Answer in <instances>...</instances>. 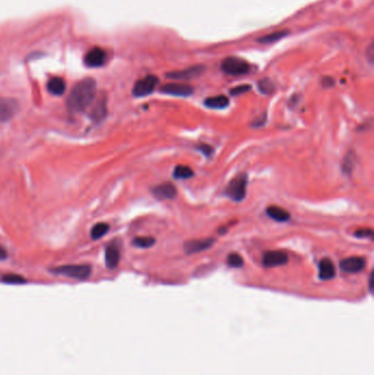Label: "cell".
<instances>
[{"label":"cell","mask_w":374,"mask_h":375,"mask_svg":"<svg viewBox=\"0 0 374 375\" xmlns=\"http://www.w3.org/2000/svg\"><path fill=\"white\" fill-rule=\"evenodd\" d=\"M97 96V82L92 78H85L73 87L67 98V108L73 113L85 111Z\"/></svg>","instance_id":"cell-1"},{"label":"cell","mask_w":374,"mask_h":375,"mask_svg":"<svg viewBox=\"0 0 374 375\" xmlns=\"http://www.w3.org/2000/svg\"><path fill=\"white\" fill-rule=\"evenodd\" d=\"M221 69L226 75L230 76H240L246 75L250 72V65L245 59L236 56H229L223 59L221 64Z\"/></svg>","instance_id":"cell-2"},{"label":"cell","mask_w":374,"mask_h":375,"mask_svg":"<svg viewBox=\"0 0 374 375\" xmlns=\"http://www.w3.org/2000/svg\"><path fill=\"white\" fill-rule=\"evenodd\" d=\"M246 190H247V176L240 175L229 182L228 186L226 187L225 194L227 195L230 200L235 202H240L245 199Z\"/></svg>","instance_id":"cell-3"},{"label":"cell","mask_w":374,"mask_h":375,"mask_svg":"<svg viewBox=\"0 0 374 375\" xmlns=\"http://www.w3.org/2000/svg\"><path fill=\"white\" fill-rule=\"evenodd\" d=\"M54 273L70 276L73 279L85 280L89 278L91 274V268L87 264H68L62 265L53 270Z\"/></svg>","instance_id":"cell-4"},{"label":"cell","mask_w":374,"mask_h":375,"mask_svg":"<svg viewBox=\"0 0 374 375\" xmlns=\"http://www.w3.org/2000/svg\"><path fill=\"white\" fill-rule=\"evenodd\" d=\"M159 79L155 75H149L140 79L135 82L133 87V95L135 97H145L149 96L155 90L156 86L158 85Z\"/></svg>","instance_id":"cell-5"},{"label":"cell","mask_w":374,"mask_h":375,"mask_svg":"<svg viewBox=\"0 0 374 375\" xmlns=\"http://www.w3.org/2000/svg\"><path fill=\"white\" fill-rule=\"evenodd\" d=\"M206 67L204 65H194L189 68L182 69V71L170 72L166 75L167 78L175 79V80H188V79H193L202 75L205 72Z\"/></svg>","instance_id":"cell-6"},{"label":"cell","mask_w":374,"mask_h":375,"mask_svg":"<svg viewBox=\"0 0 374 375\" xmlns=\"http://www.w3.org/2000/svg\"><path fill=\"white\" fill-rule=\"evenodd\" d=\"M19 106L16 100L0 97V123L7 122L16 115Z\"/></svg>","instance_id":"cell-7"},{"label":"cell","mask_w":374,"mask_h":375,"mask_svg":"<svg viewBox=\"0 0 374 375\" xmlns=\"http://www.w3.org/2000/svg\"><path fill=\"white\" fill-rule=\"evenodd\" d=\"M90 106V117L95 122H100L106 117L108 110H107V98L105 93H101L99 96H96L95 100L92 101Z\"/></svg>","instance_id":"cell-8"},{"label":"cell","mask_w":374,"mask_h":375,"mask_svg":"<svg viewBox=\"0 0 374 375\" xmlns=\"http://www.w3.org/2000/svg\"><path fill=\"white\" fill-rule=\"evenodd\" d=\"M107 61V53L101 47H92L87 52L85 56V64L88 67H101Z\"/></svg>","instance_id":"cell-9"},{"label":"cell","mask_w":374,"mask_h":375,"mask_svg":"<svg viewBox=\"0 0 374 375\" xmlns=\"http://www.w3.org/2000/svg\"><path fill=\"white\" fill-rule=\"evenodd\" d=\"M160 91L170 96L188 97L193 93V88L189 85H186V83L170 82L162 86L160 88Z\"/></svg>","instance_id":"cell-10"},{"label":"cell","mask_w":374,"mask_h":375,"mask_svg":"<svg viewBox=\"0 0 374 375\" xmlns=\"http://www.w3.org/2000/svg\"><path fill=\"white\" fill-rule=\"evenodd\" d=\"M288 261H289L288 255L281 250L267 251V253L263 255V258H262L263 265L268 266V268L283 265L285 263H288Z\"/></svg>","instance_id":"cell-11"},{"label":"cell","mask_w":374,"mask_h":375,"mask_svg":"<svg viewBox=\"0 0 374 375\" xmlns=\"http://www.w3.org/2000/svg\"><path fill=\"white\" fill-rule=\"evenodd\" d=\"M215 243L214 238H204V239H193L188 240L185 244V251L188 255H192L196 253H201L209 249Z\"/></svg>","instance_id":"cell-12"},{"label":"cell","mask_w":374,"mask_h":375,"mask_svg":"<svg viewBox=\"0 0 374 375\" xmlns=\"http://www.w3.org/2000/svg\"><path fill=\"white\" fill-rule=\"evenodd\" d=\"M366 265V260L361 257H350L340 261V268L344 272L349 273H357L360 272L364 269Z\"/></svg>","instance_id":"cell-13"},{"label":"cell","mask_w":374,"mask_h":375,"mask_svg":"<svg viewBox=\"0 0 374 375\" xmlns=\"http://www.w3.org/2000/svg\"><path fill=\"white\" fill-rule=\"evenodd\" d=\"M152 194L158 199H174L177 195L176 187L170 184V182H165L159 186L154 187L152 189Z\"/></svg>","instance_id":"cell-14"},{"label":"cell","mask_w":374,"mask_h":375,"mask_svg":"<svg viewBox=\"0 0 374 375\" xmlns=\"http://www.w3.org/2000/svg\"><path fill=\"white\" fill-rule=\"evenodd\" d=\"M120 262V248L115 243H111L106 248V264L109 269H114Z\"/></svg>","instance_id":"cell-15"},{"label":"cell","mask_w":374,"mask_h":375,"mask_svg":"<svg viewBox=\"0 0 374 375\" xmlns=\"http://www.w3.org/2000/svg\"><path fill=\"white\" fill-rule=\"evenodd\" d=\"M319 278L322 280H331L336 274V268L331 259L324 258L321 260L318 265Z\"/></svg>","instance_id":"cell-16"},{"label":"cell","mask_w":374,"mask_h":375,"mask_svg":"<svg viewBox=\"0 0 374 375\" xmlns=\"http://www.w3.org/2000/svg\"><path fill=\"white\" fill-rule=\"evenodd\" d=\"M47 90L54 96H62L66 90V82L61 77H53L46 85Z\"/></svg>","instance_id":"cell-17"},{"label":"cell","mask_w":374,"mask_h":375,"mask_svg":"<svg viewBox=\"0 0 374 375\" xmlns=\"http://www.w3.org/2000/svg\"><path fill=\"white\" fill-rule=\"evenodd\" d=\"M267 215L271 217L273 221L287 222L290 220V213L280 206L271 205L267 209Z\"/></svg>","instance_id":"cell-18"},{"label":"cell","mask_w":374,"mask_h":375,"mask_svg":"<svg viewBox=\"0 0 374 375\" xmlns=\"http://www.w3.org/2000/svg\"><path fill=\"white\" fill-rule=\"evenodd\" d=\"M204 105L210 109H225L226 107H228L229 100L226 96L221 95V96L210 97L208 99H205Z\"/></svg>","instance_id":"cell-19"},{"label":"cell","mask_w":374,"mask_h":375,"mask_svg":"<svg viewBox=\"0 0 374 375\" xmlns=\"http://www.w3.org/2000/svg\"><path fill=\"white\" fill-rule=\"evenodd\" d=\"M290 31L288 29H284V30H280V31H275V32H272L270 34H265V36L259 38L257 39V42L259 44H270V43H274L279 41V39H282L283 38L288 37L289 36Z\"/></svg>","instance_id":"cell-20"},{"label":"cell","mask_w":374,"mask_h":375,"mask_svg":"<svg viewBox=\"0 0 374 375\" xmlns=\"http://www.w3.org/2000/svg\"><path fill=\"white\" fill-rule=\"evenodd\" d=\"M194 172L190 167L185 165H179L175 168L174 170V178L175 179H189L193 177Z\"/></svg>","instance_id":"cell-21"},{"label":"cell","mask_w":374,"mask_h":375,"mask_svg":"<svg viewBox=\"0 0 374 375\" xmlns=\"http://www.w3.org/2000/svg\"><path fill=\"white\" fill-rule=\"evenodd\" d=\"M108 230H109V225L106 223H99L96 226H93V228L91 229L92 239L101 238V237H103L108 233Z\"/></svg>","instance_id":"cell-22"},{"label":"cell","mask_w":374,"mask_h":375,"mask_svg":"<svg viewBox=\"0 0 374 375\" xmlns=\"http://www.w3.org/2000/svg\"><path fill=\"white\" fill-rule=\"evenodd\" d=\"M258 88L260 92H262L263 95H269V93H272L274 91L275 86L269 78H263L258 82Z\"/></svg>","instance_id":"cell-23"},{"label":"cell","mask_w":374,"mask_h":375,"mask_svg":"<svg viewBox=\"0 0 374 375\" xmlns=\"http://www.w3.org/2000/svg\"><path fill=\"white\" fill-rule=\"evenodd\" d=\"M155 239L152 237H136L133 239V245L139 248H150L155 244Z\"/></svg>","instance_id":"cell-24"},{"label":"cell","mask_w":374,"mask_h":375,"mask_svg":"<svg viewBox=\"0 0 374 375\" xmlns=\"http://www.w3.org/2000/svg\"><path fill=\"white\" fill-rule=\"evenodd\" d=\"M227 263L232 268H240L244 264V259L240 255L234 253L227 257Z\"/></svg>","instance_id":"cell-25"},{"label":"cell","mask_w":374,"mask_h":375,"mask_svg":"<svg viewBox=\"0 0 374 375\" xmlns=\"http://www.w3.org/2000/svg\"><path fill=\"white\" fill-rule=\"evenodd\" d=\"M2 281H3V282L13 283V284L24 283V282H26V280H24L22 278V276L18 275V274H7V275H4L3 278H2Z\"/></svg>","instance_id":"cell-26"},{"label":"cell","mask_w":374,"mask_h":375,"mask_svg":"<svg viewBox=\"0 0 374 375\" xmlns=\"http://www.w3.org/2000/svg\"><path fill=\"white\" fill-rule=\"evenodd\" d=\"M250 88L252 87H250L249 85H240V86H237V87L230 89L229 93L232 96H239V95H243V93L248 92L250 90Z\"/></svg>","instance_id":"cell-27"},{"label":"cell","mask_w":374,"mask_h":375,"mask_svg":"<svg viewBox=\"0 0 374 375\" xmlns=\"http://www.w3.org/2000/svg\"><path fill=\"white\" fill-rule=\"evenodd\" d=\"M198 150H199L201 152H203V154H204L206 157L212 156V155H213V152H214V148H213L212 146L208 145V144L200 145V146L198 147Z\"/></svg>","instance_id":"cell-28"},{"label":"cell","mask_w":374,"mask_h":375,"mask_svg":"<svg viewBox=\"0 0 374 375\" xmlns=\"http://www.w3.org/2000/svg\"><path fill=\"white\" fill-rule=\"evenodd\" d=\"M373 231L370 228H363V229H359L356 231V236L360 237V238H364V237H372Z\"/></svg>","instance_id":"cell-29"},{"label":"cell","mask_w":374,"mask_h":375,"mask_svg":"<svg viewBox=\"0 0 374 375\" xmlns=\"http://www.w3.org/2000/svg\"><path fill=\"white\" fill-rule=\"evenodd\" d=\"M366 55H367V57L369 59V62H370L372 64L373 63V55H374V44H373V42H371L370 45L368 46L367 52H366Z\"/></svg>","instance_id":"cell-30"},{"label":"cell","mask_w":374,"mask_h":375,"mask_svg":"<svg viewBox=\"0 0 374 375\" xmlns=\"http://www.w3.org/2000/svg\"><path fill=\"white\" fill-rule=\"evenodd\" d=\"M322 83H323L324 87L329 88V87H333L335 85V80L332 77H325V78H323Z\"/></svg>","instance_id":"cell-31"},{"label":"cell","mask_w":374,"mask_h":375,"mask_svg":"<svg viewBox=\"0 0 374 375\" xmlns=\"http://www.w3.org/2000/svg\"><path fill=\"white\" fill-rule=\"evenodd\" d=\"M7 257H8L7 251L2 248V247H1V246H0V260H4V259H7Z\"/></svg>","instance_id":"cell-32"}]
</instances>
